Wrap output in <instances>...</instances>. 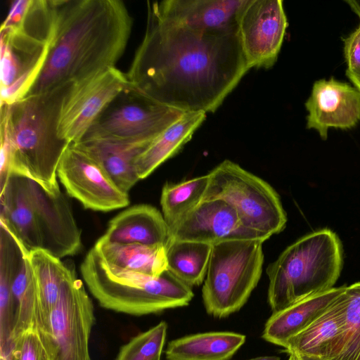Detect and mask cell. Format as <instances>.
<instances>
[{"label":"cell","mask_w":360,"mask_h":360,"mask_svg":"<svg viewBox=\"0 0 360 360\" xmlns=\"http://www.w3.org/2000/svg\"><path fill=\"white\" fill-rule=\"evenodd\" d=\"M250 69L238 30H193L148 8L128 89L183 112H214Z\"/></svg>","instance_id":"1"},{"label":"cell","mask_w":360,"mask_h":360,"mask_svg":"<svg viewBox=\"0 0 360 360\" xmlns=\"http://www.w3.org/2000/svg\"><path fill=\"white\" fill-rule=\"evenodd\" d=\"M132 24L120 0H55L49 52L28 95L116 67L127 47Z\"/></svg>","instance_id":"2"},{"label":"cell","mask_w":360,"mask_h":360,"mask_svg":"<svg viewBox=\"0 0 360 360\" xmlns=\"http://www.w3.org/2000/svg\"><path fill=\"white\" fill-rule=\"evenodd\" d=\"M72 83L29 94L12 105H1L12 147L11 174L29 178L46 191H61L57 169L70 145L58 133L63 98Z\"/></svg>","instance_id":"3"},{"label":"cell","mask_w":360,"mask_h":360,"mask_svg":"<svg viewBox=\"0 0 360 360\" xmlns=\"http://www.w3.org/2000/svg\"><path fill=\"white\" fill-rule=\"evenodd\" d=\"M84 283L99 304L133 316L156 314L189 304L187 285L167 269L158 276L109 264L92 248L80 265Z\"/></svg>","instance_id":"4"},{"label":"cell","mask_w":360,"mask_h":360,"mask_svg":"<svg viewBox=\"0 0 360 360\" xmlns=\"http://www.w3.org/2000/svg\"><path fill=\"white\" fill-rule=\"evenodd\" d=\"M342 265L341 243L332 231L324 229L299 238L266 269L273 313L333 288Z\"/></svg>","instance_id":"5"},{"label":"cell","mask_w":360,"mask_h":360,"mask_svg":"<svg viewBox=\"0 0 360 360\" xmlns=\"http://www.w3.org/2000/svg\"><path fill=\"white\" fill-rule=\"evenodd\" d=\"M264 242L233 239L212 245L202 289L208 314L224 318L245 304L262 275Z\"/></svg>","instance_id":"6"},{"label":"cell","mask_w":360,"mask_h":360,"mask_svg":"<svg viewBox=\"0 0 360 360\" xmlns=\"http://www.w3.org/2000/svg\"><path fill=\"white\" fill-rule=\"evenodd\" d=\"M208 175L203 200L226 201L245 228L266 240L283 230L285 212L278 193L266 181L229 160L219 163Z\"/></svg>","instance_id":"7"},{"label":"cell","mask_w":360,"mask_h":360,"mask_svg":"<svg viewBox=\"0 0 360 360\" xmlns=\"http://www.w3.org/2000/svg\"><path fill=\"white\" fill-rule=\"evenodd\" d=\"M93 302L76 274L63 283L45 330L39 333L50 360H91Z\"/></svg>","instance_id":"8"},{"label":"cell","mask_w":360,"mask_h":360,"mask_svg":"<svg viewBox=\"0 0 360 360\" xmlns=\"http://www.w3.org/2000/svg\"><path fill=\"white\" fill-rule=\"evenodd\" d=\"M184 113L127 89L101 113L82 139L153 141Z\"/></svg>","instance_id":"9"},{"label":"cell","mask_w":360,"mask_h":360,"mask_svg":"<svg viewBox=\"0 0 360 360\" xmlns=\"http://www.w3.org/2000/svg\"><path fill=\"white\" fill-rule=\"evenodd\" d=\"M129 86L127 75L116 67L72 83L60 108L59 137L69 144L79 142L101 113Z\"/></svg>","instance_id":"10"},{"label":"cell","mask_w":360,"mask_h":360,"mask_svg":"<svg viewBox=\"0 0 360 360\" xmlns=\"http://www.w3.org/2000/svg\"><path fill=\"white\" fill-rule=\"evenodd\" d=\"M57 175L68 195L86 209L109 212L129 203V193L122 191L99 163L75 143L70 144L63 153Z\"/></svg>","instance_id":"11"},{"label":"cell","mask_w":360,"mask_h":360,"mask_svg":"<svg viewBox=\"0 0 360 360\" xmlns=\"http://www.w3.org/2000/svg\"><path fill=\"white\" fill-rule=\"evenodd\" d=\"M288 25L283 1L245 0L238 34L250 69H268L275 64Z\"/></svg>","instance_id":"12"},{"label":"cell","mask_w":360,"mask_h":360,"mask_svg":"<svg viewBox=\"0 0 360 360\" xmlns=\"http://www.w3.org/2000/svg\"><path fill=\"white\" fill-rule=\"evenodd\" d=\"M26 184L41 250L60 259L77 254L82 247L81 231L66 196L61 191L51 194L27 177Z\"/></svg>","instance_id":"13"},{"label":"cell","mask_w":360,"mask_h":360,"mask_svg":"<svg viewBox=\"0 0 360 360\" xmlns=\"http://www.w3.org/2000/svg\"><path fill=\"white\" fill-rule=\"evenodd\" d=\"M170 234L171 241H191L211 245L233 239L266 240L245 228L235 209L221 199L202 200L170 229Z\"/></svg>","instance_id":"14"},{"label":"cell","mask_w":360,"mask_h":360,"mask_svg":"<svg viewBox=\"0 0 360 360\" xmlns=\"http://www.w3.org/2000/svg\"><path fill=\"white\" fill-rule=\"evenodd\" d=\"M307 127L326 139L330 127L351 129L360 121V91L333 78L314 82L305 103Z\"/></svg>","instance_id":"15"},{"label":"cell","mask_w":360,"mask_h":360,"mask_svg":"<svg viewBox=\"0 0 360 360\" xmlns=\"http://www.w3.org/2000/svg\"><path fill=\"white\" fill-rule=\"evenodd\" d=\"M245 0H164L147 8L174 24L207 32L238 30Z\"/></svg>","instance_id":"16"},{"label":"cell","mask_w":360,"mask_h":360,"mask_svg":"<svg viewBox=\"0 0 360 360\" xmlns=\"http://www.w3.org/2000/svg\"><path fill=\"white\" fill-rule=\"evenodd\" d=\"M104 240L117 243L163 245L171 241V234L163 215L149 205L130 207L120 212L108 224Z\"/></svg>","instance_id":"17"},{"label":"cell","mask_w":360,"mask_h":360,"mask_svg":"<svg viewBox=\"0 0 360 360\" xmlns=\"http://www.w3.org/2000/svg\"><path fill=\"white\" fill-rule=\"evenodd\" d=\"M151 142L88 138L75 144L96 160L122 191L129 193L139 180L134 166L135 160Z\"/></svg>","instance_id":"18"},{"label":"cell","mask_w":360,"mask_h":360,"mask_svg":"<svg viewBox=\"0 0 360 360\" xmlns=\"http://www.w3.org/2000/svg\"><path fill=\"white\" fill-rule=\"evenodd\" d=\"M0 222L6 226L28 254L41 249L26 177L11 174L0 190Z\"/></svg>","instance_id":"19"},{"label":"cell","mask_w":360,"mask_h":360,"mask_svg":"<svg viewBox=\"0 0 360 360\" xmlns=\"http://www.w3.org/2000/svg\"><path fill=\"white\" fill-rule=\"evenodd\" d=\"M345 287L332 288L273 313L265 323L263 339L285 348L290 338L307 328L327 309Z\"/></svg>","instance_id":"20"},{"label":"cell","mask_w":360,"mask_h":360,"mask_svg":"<svg viewBox=\"0 0 360 360\" xmlns=\"http://www.w3.org/2000/svg\"><path fill=\"white\" fill-rule=\"evenodd\" d=\"M340 294L321 315L288 340L285 347L286 352L316 360L328 359L343 326Z\"/></svg>","instance_id":"21"},{"label":"cell","mask_w":360,"mask_h":360,"mask_svg":"<svg viewBox=\"0 0 360 360\" xmlns=\"http://www.w3.org/2000/svg\"><path fill=\"white\" fill-rule=\"evenodd\" d=\"M23 248L6 228L0 239V360H8L13 347L15 311L12 283L22 255Z\"/></svg>","instance_id":"22"},{"label":"cell","mask_w":360,"mask_h":360,"mask_svg":"<svg viewBox=\"0 0 360 360\" xmlns=\"http://www.w3.org/2000/svg\"><path fill=\"white\" fill-rule=\"evenodd\" d=\"M206 119L203 112H185L180 119L154 139L136 158L139 179L148 176L188 143Z\"/></svg>","instance_id":"23"},{"label":"cell","mask_w":360,"mask_h":360,"mask_svg":"<svg viewBox=\"0 0 360 360\" xmlns=\"http://www.w3.org/2000/svg\"><path fill=\"white\" fill-rule=\"evenodd\" d=\"M28 259L38 295L36 329L41 333L47 327L50 313L58 300L63 283L76 273L74 268L41 249L31 251Z\"/></svg>","instance_id":"24"},{"label":"cell","mask_w":360,"mask_h":360,"mask_svg":"<svg viewBox=\"0 0 360 360\" xmlns=\"http://www.w3.org/2000/svg\"><path fill=\"white\" fill-rule=\"evenodd\" d=\"M245 342L233 332H207L184 336L169 342L167 360H229Z\"/></svg>","instance_id":"25"},{"label":"cell","mask_w":360,"mask_h":360,"mask_svg":"<svg viewBox=\"0 0 360 360\" xmlns=\"http://www.w3.org/2000/svg\"><path fill=\"white\" fill-rule=\"evenodd\" d=\"M110 265L158 276L167 269V248L163 245L111 243L101 237L93 247Z\"/></svg>","instance_id":"26"},{"label":"cell","mask_w":360,"mask_h":360,"mask_svg":"<svg viewBox=\"0 0 360 360\" xmlns=\"http://www.w3.org/2000/svg\"><path fill=\"white\" fill-rule=\"evenodd\" d=\"M212 245L191 241L172 240L167 247V269L192 288L205 278Z\"/></svg>","instance_id":"27"},{"label":"cell","mask_w":360,"mask_h":360,"mask_svg":"<svg viewBox=\"0 0 360 360\" xmlns=\"http://www.w3.org/2000/svg\"><path fill=\"white\" fill-rule=\"evenodd\" d=\"M208 183L207 174L177 184L166 183L163 186L160 205L169 230L203 200Z\"/></svg>","instance_id":"28"},{"label":"cell","mask_w":360,"mask_h":360,"mask_svg":"<svg viewBox=\"0 0 360 360\" xmlns=\"http://www.w3.org/2000/svg\"><path fill=\"white\" fill-rule=\"evenodd\" d=\"M15 319L13 332L14 340L25 331L36 328L38 314V295L35 279L28 259L24 254L20 259L12 283Z\"/></svg>","instance_id":"29"},{"label":"cell","mask_w":360,"mask_h":360,"mask_svg":"<svg viewBox=\"0 0 360 360\" xmlns=\"http://www.w3.org/2000/svg\"><path fill=\"white\" fill-rule=\"evenodd\" d=\"M340 297L342 329L326 360H360V282L345 286Z\"/></svg>","instance_id":"30"},{"label":"cell","mask_w":360,"mask_h":360,"mask_svg":"<svg viewBox=\"0 0 360 360\" xmlns=\"http://www.w3.org/2000/svg\"><path fill=\"white\" fill-rule=\"evenodd\" d=\"M167 325L161 321L132 338L120 349L115 360H160Z\"/></svg>","instance_id":"31"},{"label":"cell","mask_w":360,"mask_h":360,"mask_svg":"<svg viewBox=\"0 0 360 360\" xmlns=\"http://www.w3.org/2000/svg\"><path fill=\"white\" fill-rule=\"evenodd\" d=\"M8 360H50L36 328L29 329L16 338Z\"/></svg>","instance_id":"32"},{"label":"cell","mask_w":360,"mask_h":360,"mask_svg":"<svg viewBox=\"0 0 360 360\" xmlns=\"http://www.w3.org/2000/svg\"><path fill=\"white\" fill-rule=\"evenodd\" d=\"M344 54L347 63V75L360 76V24L344 40Z\"/></svg>","instance_id":"33"},{"label":"cell","mask_w":360,"mask_h":360,"mask_svg":"<svg viewBox=\"0 0 360 360\" xmlns=\"http://www.w3.org/2000/svg\"><path fill=\"white\" fill-rule=\"evenodd\" d=\"M12 147L6 123L1 119L0 188L2 189L11 174ZM0 189V190H1Z\"/></svg>","instance_id":"34"},{"label":"cell","mask_w":360,"mask_h":360,"mask_svg":"<svg viewBox=\"0 0 360 360\" xmlns=\"http://www.w3.org/2000/svg\"><path fill=\"white\" fill-rule=\"evenodd\" d=\"M346 2L349 4L350 8L354 12L359 16L360 19V1L356 0H348Z\"/></svg>","instance_id":"35"},{"label":"cell","mask_w":360,"mask_h":360,"mask_svg":"<svg viewBox=\"0 0 360 360\" xmlns=\"http://www.w3.org/2000/svg\"><path fill=\"white\" fill-rule=\"evenodd\" d=\"M350 81L359 91H360V76L347 75Z\"/></svg>","instance_id":"36"},{"label":"cell","mask_w":360,"mask_h":360,"mask_svg":"<svg viewBox=\"0 0 360 360\" xmlns=\"http://www.w3.org/2000/svg\"><path fill=\"white\" fill-rule=\"evenodd\" d=\"M249 360H280V358L276 356H259L253 358Z\"/></svg>","instance_id":"37"},{"label":"cell","mask_w":360,"mask_h":360,"mask_svg":"<svg viewBox=\"0 0 360 360\" xmlns=\"http://www.w3.org/2000/svg\"><path fill=\"white\" fill-rule=\"evenodd\" d=\"M288 360H302V359L295 354H290Z\"/></svg>","instance_id":"38"},{"label":"cell","mask_w":360,"mask_h":360,"mask_svg":"<svg viewBox=\"0 0 360 360\" xmlns=\"http://www.w3.org/2000/svg\"><path fill=\"white\" fill-rule=\"evenodd\" d=\"M300 357V356H299ZM302 359V360H316V359H309V358H306V357H300Z\"/></svg>","instance_id":"39"}]
</instances>
